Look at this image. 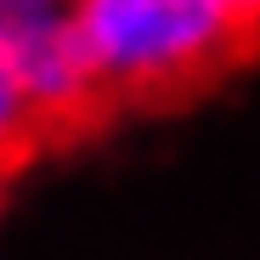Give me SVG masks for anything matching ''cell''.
I'll use <instances>...</instances> for the list:
<instances>
[{"label":"cell","mask_w":260,"mask_h":260,"mask_svg":"<svg viewBox=\"0 0 260 260\" xmlns=\"http://www.w3.org/2000/svg\"><path fill=\"white\" fill-rule=\"evenodd\" d=\"M102 102H170L215 79L254 28L226 0H68Z\"/></svg>","instance_id":"cell-1"},{"label":"cell","mask_w":260,"mask_h":260,"mask_svg":"<svg viewBox=\"0 0 260 260\" xmlns=\"http://www.w3.org/2000/svg\"><path fill=\"white\" fill-rule=\"evenodd\" d=\"M0 51H6L34 119L46 130L85 124L102 108L91 62L79 51L68 0H0Z\"/></svg>","instance_id":"cell-2"},{"label":"cell","mask_w":260,"mask_h":260,"mask_svg":"<svg viewBox=\"0 0 260 260\" xmlns=\"http://www.w3.org/2000/svg\"><path fill=\"white\" fill-rule=\"evenodd\" d=\"M40 136H46V124L34 119V108L23 96V85H17V74L6 62V51H0V176L28 158Z\"/></svg>","instance_id":"cell-3"},{"label":"cell","mask_w":260,"mask_h":260,"mask_svg":"<svg viewBox=\"0 0 260 260\" xmlns=\"http://www.w3.org/2000/svg\"><path fill=\"white\" fill-rule=\"evenodd\" d=\"M226 6H232V12H238V17L249 23V28L260 23V0H226Z\"/></svg>","instance_id":"cell-4"}]
</instances>
